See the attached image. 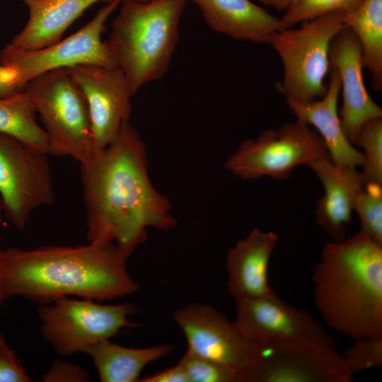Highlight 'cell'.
<instances>
[{
  "label": "cell",
  "instance_id": "603a6c76",
  "mask_svg": "<svg viewBox=\"0 0 382 382\" xmlns=\"http://www.w3.org/2000/svg\"><path fill=\"white\" fill-rule=\"evenodd\" d=\"M35 112L24 91L8 98H0V133L48 154L47 133L37 123Z\"/></svg>",
  "mask_w": 382,
  "mask_h": 382
},
{
  "label": "cell",
  "instance_id": "f546056e",
  "mask_svg": "<svg viewBox=\"0 0 382 382\" xmlns=\"http://www.w3.org/2000/svg\"><path fill=\"white\" fill-rule=\"evenodd\" d=\"M44 382H84L89 381L88 373L80 366L61 360L53 362L43 376Z\"/></svg>",
  "mask_w": 382,
  "mask_h": 382
},
{
  "label": "cell",
  "instance_id": "ffe728a7",
  "mask_svg": "<svg viewBox=\"0 0 382 382\" xmlns=\"http://www.w3.org/2000/svg\"><path fill=\"white\" fill-rule=\"evenodd\" d=\"M29 17L9 45L20 50H38L59 41L64 31L91 5L112 0H22Z\"/></svg>",
  "mask_w": 382,
  "mask_h": 382
},
{
  "label": "cell",
  "instance_id": "836d02e7",
  "mask_svg": "<svg viewBox=\"0 0 382 382\" xmlns=\"http://www.w3.org/2000/svg\"><path fill=\"white\" fill-rule=\"evenodd\" d=\"M3 215H4V207H3L1 199L0 198V224H1V221H2Z\"/></svg>",
  "mask_w": 382,
  "mask_h": 382
},
{
  "label": "cell",
  "instance_id": "3957f363",
  "mask_svg": "<svg viewBox=\"0 0 382 382\" xmlns=\"http://www.w3.org/2000/svg\"><path fill=\"white\" fill-rule=\"evenodd\" d=\"M311 281L329 328L352 340L382 337V245L361 230L326 243Z\"/></svg>",
  "mask_w": 382,
  "mask_h": 382
},
{
  "label": "cell",
  "instance_id": "8d00e7d4",
  "mask_svg": "<svg viewBox=\"0 0 382 382\" xmlns=\"http://www.w3.org/2000/svg\"><path fill=\"white\" fill-rule=\"evenodd\" d=\"M136 1H146L147 0H136Z\"/></svg>",
  "mask_w": 382,
  "mask_h": 382
},
{
  "label": "cell",
  "instance_id": "30bf717a",
  "mask_svg": "<svg viewBox=\"0 0 382 382\" xmlns=\"http://www.w3.org/2000/svg\"><path fill=\"white\" fill-rule=\"evenodd\" d=\"M122 0H112L95 17L71 35L45 47L20 50L6 45L0 52L1 64L17 72V82L23 91L32 79L45 72L79 64L117 67L107 41H102L105 23Z\"/></svg>",
  "mask_w": 382,
  "mask_h": 382
},
{
  "label": "cell",
  "instance_id": "7a4b0ae2",
  "mask_svg": "<svg viewBox=\"0 0 382 382\" xmlns=\"http://www.w3.org/2000/svg\"><path fill=\"white\" fill-rule=\"evenodd\" d=\"M115 245L8 248L0 252L5 299L21 296L42 305L70 296L110 300L139 289Z\"/></svg>",
  "mask_w": 382,
  "mask_h": 382
},
{
  "label": "cell",
  "instance_id": "d6a6232c",
  "mask_svg": "<svg viewBox=\"0 0 382 382\" xmlns=\"http://www.w3.org/2000/svg\"><path fill=\"white\" fill-rule=\"evenodd\" d=\"M262 4L271 6L277 11H285L291 0H258Z\"/></svg>",
  "mask_w": 382,
  "mask_h": 382
},
{
  "label": "cell",
  "instance_id": "52a82bcc",
  "mask_svg": "<svg viewBox=\"0 0 382 382\" xmlns=\"http://www.w3.org/2000/svg\"><path fill=\"white\" fill-rule=\"evenodd\" d=\"M241 382H352L353 374L333 339L320 337L252 345Z\"/></svg>",
  "mask_w": 382,
  "mask_h": 382
},
{
  "label": "cell",
  "instance_id": "2e32d148",
  "mask_svg": "<svg viewBox=\"0 0 382 382\" xmlns=\"http://www.w3.org/2000/svg\"><path fill=\"white\" fill-rule=\"evenodd\" d=\"M278 242L274 232L255 228L229 249L225 266L228 292L235 301L275 292L269 284L268 268Z\"/></svg>",
  "mask_w": 382,
  "mask_h": 382
},
{
  "label": "cell",
  "instance_id": "484cf974",
  "mask_svg": "<svg viewBox=\"0 0 382 382\" xmlns=\"http://www.w3.org/2000/svg\"><path fill=\"white\" fill-rule=\"evenodd\" d=\"M362 0H291L280 18L284 28L334 11H349Z\"/></svg>",
  "mask_w": 382,
  "mask_h": 382
},
{
  "label": "cell",
  "instance_id": "d590c367",
  "mask_svg": "<svg viewBox=\"0 0 382 382\" xmlns=\"http://www.w3.org/2000/svg\"><path fill=\"white\" fill-rule=\"evenodd\" d=\"M6 343L3 335L0 332V346Z\"/></svg>",
  "mask_w": 382,
  "mask_h": 382
},
{
  "label": "cell",
  "instance_id": "9c48e42d",
  "mask_svg": "<svg viewBox=\"0 0 382 382\" xmlns=\"http://www.w3.org/2000/svg\"><path fill=\"white\" fill-rule=\"evenodd\" d=\"M52 303L38 308L41 330L45 339L63 356L86 353L91 345L110 339L123 328L139 326L128 320L138 312L129 302L102 305L91 299L62 297Z\"/></svg>",
  "mask_w": 382,
  "mask_h": 382
},
{
  "label": "cell",
  "instance_id": "8fae6325",
  "mask_svg": "<svg viewBox=\"0 0 382 382\" xmlns=\"http://www.w3.org/2000/svg\"><path fill=\"white\" fill-rule=\"evenodd\" d=\"M47 154L0 133V198L4 215L18 230L31 213L54 203Z\"/></svg>",
  "mask_w": 382,
  "mask_h": 382
},
{
  "label": "cell",
  "instance_id": "7402d4cb",
  "mask_svg": "<svg viewBox=\"0 0 382 382\" xmlns=\"http://www.w3.org/2000/svg\"><path fill=\"white\" fill-rule=\"evenodd\" d=\"M343 22L357 37L364 67L369 71L372 86L382 89V0H362L343 13Z\"/></svg>",
  "mask_w": 382,
  "mask_h": 382
},
{
  "label": "cell",
  "instance_id": "7c38bea8",
  "mask_svg": "<svg viewBox=\"0 0 382 382\" xmlns=\"http://www.w3.org/2000/svg\"><path fill=\"white\" fill-rule=\"evenodd\" d=\"M173 317L186 338L187 350L233 371L241 382L250 363L252 347L233 322L213 306L202 303L186 305L176 310Z\"/></svg>",
  "mask_w": 382,
  "mask_h": 382
},
{
  "label": "cell",
  "instance_id": "83f0119b",
  "mask_svg": "<svg viewBox=\"0 0 382 382\" xmlns=\"http://www.w3.org/2000/svg\"><path fill=\"white\" fill-rule=\"evenodd\" d=\"M349 370L356 372L382 366V337L353 340L342 355Z\"/></svg>",
  "mask_w": 382,
  "mask_h": 382
},
{
  "label": "cell",
  "instance_id": "e575fe53",
  "mask_svg": "<svg viewBox=\"0 0 382 382\" xmlns=\"http://www.w3.org/2000/svg\"><path fill=\"white\" fill-rule=\"evenodd\" d=\"M1 249L0 248V252H1ZM5 299V297H4V295L3 294V291H2V289H1V282H0V304L1 303V302Z\"/></svg>",
  "mask_w": 382,
  "mask_h": 382
},
{
  "label": "cell",
  "instance_id": "d6986e66",
  "mask_svg": "<svg viewBox=\"0 0 382 382\" xmlns=\"http://www.w3.org/2000/svg\"><path fill=\"white\" fill-rule=\"evenodd\" d=\"M195 4L209 27L236 40L269 44L284 29L277 18L250 0H187Z\"/></svg>",
  "mask_w": 382,
  "mask_h": 382
},
{
  "label": "cell",
  "instance_id": "4dcf8cb0",
  "mask_svg": "<svg viewBox=\"0 0 382 382\" xmlns=\"http://www.w3.org/2000/svg\"><path fill=\"white\" fill-rule=\"evenodd\" d=\"M23 91L17 82V72L11 67L0 64V98H8Z\"/></svg>",
  "mask_w": 382,
  "mask_h": 382
},
{
  "label": "cell",
  "instance_id": "ba28073f",
  "mask_svg": "<svg viewBox=\"0 0 382 382\" xmlns=\"http://www.w3.org/2000/svg\"><path fill=\"white\" fill-rule=\"evenodd\" d=\"M325 158L330 156L322 138L296 119L277 129H267L256 139L243 141L224 166L242 180L269 176L284 180L296 167Z\"/></svg>",
  "mask_w": 382,
  "mask_h": 382
},
{
  "label": "cell",
  "instance_id": "5b68a950",
  "mask_svg": "<svg viewBox=\"0 0 382 382\" xmlns=\"http://www.w3.org/2000/svg\"><path fill=\"white\" fill-rule=\"evenodd\" d=\"M343 11H334L303 22L298 28H284L271 37L270 45L283 66L277 90L286 100L308 103L322 98L330 71V50L335 35L346 28Z\"/></svg>",
  "mask_w": 382,
  "mask_h": 382
},
{
  "label": "cell",
  "instance_id": "6da1fadb",
  "mask_svg": "<svg viewBox=\"0 0 382 382\" xmlns=\"http://www.w3.org/2000/svg\"><path fill=\"white\" fill-rule=\"evenodd\" d=\"M79 164L89 243L115 245L128 259L146 241L147 228L176 226L170 200L150 180L146 144L129 120Z\"/></svg>",
  "mask_w": 382,
  "mask_h": 382
},
{
  "label": "cell",
  "instance_id": "f1b7e54d",
  "mask_svg": "<svg viewBox=\"0 0 382 382\" xmlns=\"http://www.w3.org/2000/svg\"><path fill=\"white\" fill-rule=\"evenodd\" d=\"M31 378L15 352L6 343L0 346V382H30Z\"/></svg>",
  "mask_w": 382,
  "mask_h": 382
},
{
  "label": "cell",
  "instance_id": "4316f807",
  "mask_svg": "<svg viewBox=\"0 0 382 382\" xmlns=\"http://www.w3.org/2000/svg\"><path fill=\"white\" fill-rule=\"evenodd\" d=\"M178 363L189 382H239L238 376L233 371L187 349Z\"/></svg>",
  "mask_w": 382,
  "mask_h": 382
},
{
  "label": "cell",
  "instance_id": "5bb4252c",
  "mask_svg": "<svg viewBox=\"0 0 382 382\" xmlns=\"http://www.w3.org/2000/svg\"><path fill=\"white\" fill-rule=\"evenodd\" d=\"M233 321L250 344L315 339L327 333L307 311L294 307L274 294L236 301Z\"/></svg>",
  "mask_w": 382,
  "mask_h": 382
},
{
  "label": "cell",
  "instance_id": "1f68e13d",
  "mask_svg": "<svg viewBox=\"0 0 382 382\" xmlns=\"http://www.w3.org/2000/svg\"><path fill=\"white\" fill-rule=\"evenodd\" d=\"M139 382H189L183 367L178 363L173 367L139 380Z\"/></svg>",
  "mask_w": 382,
  "mask_h": 382
},
{
  "label": "cell",
  "instance_id": "8992f818",
  "mask_svg": "<svg viewBox=\"0 0 382 382\" xmlns=\"http://www.w3.org/2000/svg\"><path fill=\"white\" fill-rule=\"evenodd\" d=\"M23 91L45 126L48 154L69 156L79 163L96 149L86 99L66 68L41 74Z\"/></svg>",
  "mask_w": 382,
  "mask_h": 382
},
{
  "label": "cell",
  "instance_id": "4fadbf2b",
  "mask_svg": "<svg viewBox=\"0 0 382 382\" xmlns=\"http://www.w3.org/2000/svg\"><path fill=\"white\" fill-rule=\"evenodd\" d=\"M66 69L86 99L95 147L103 149L129 120L134 95L127 79L117 67L79 64Z\"/></svg>",
  "mask_w": 382,
  "mask_h": 382
},
{
  "label": "cell",
  "instance_id": "ac0fdd59",
  "mask_svg": "<svg viewBox=\"0 0 382 382\" xmlns=\"http://www.w3.org/2000/svg\"><path fill=\"white\" fill-rule=\"evenodd\" d=\"M340 81L335 69L330 68L325 95L308 103L286 100L296 119L313 127L323 140L331 161L338 166L362 167L365 159L347 137L337 108Z\"/></svg>",
  "mask_w": 382,
  "mask_h": 382
},
{
  "label": "cell",
  "instance_id": "44dd1931",
  "mask_svg": "<svg viewBox=\"0 0 382 382\" xmlns=\"http://www.w3.org/2000/svg\"><path fill=\"white\" fill-rule=\"evenodd\" d=\"M174 349L171 344L128 348L105 339L91 345L86 353L91 357L100 381L137 382L147 364L169 354Z\"/></svg>",
  "mask_w": 382,
  "mask_h": 382
},
{
  "label": "cell",
  "instance_id": "e0dca14e",
  "mask_svg": "<svg viewBox=\"0 0 382 382\" xmlns=\"http://www.w3.org/2000/svg\"><path fill=\"white\" fill-rule=\"evenodd\" d=\"M320 180L323 195L316 207V222L332 241L346 238L352 212L359 192L365 183L357 168L335 165L330 158L308 166Z\"/></svg>",
  "mask_w": 382,
  "mask_h": 382
},
{
  "label": "cell",
  "instance_id": "277c9868",
  "mask_svg": "<svg viewBox=\"0 0 382 382\" xmlns=\"http://www.w3.org/2000/svg\"><path fill=\"white\" fill-rule=\"evenodd\" d=\"M187 0H122L106 40L134 95L168 71Z\"/></svg>",
  "mask_w": 382,
  "mask_h": 382
},
{
  "label": "cell",
  "instance_id": "d4e9b609",
  "mask_svg": "<svg viewBox=\"0 0 382 382\" xmlns=\"http://www.w3.org/2000/svg\"><path fill=\"white\" fill-rule=\"evenodd\" d=\"M354 210L359 217L361 231L382 245V185L366 183L357 196Z\"/></svg>",
  "mask_w": 382,
  "mask_h": 382
},
{
  "label": "cell",
  "instance_id": "cb8c5ba5",
  "mask_svg": "<svg viewBox=\"0 0 382 382\" xmlns=\"http://www.w3.org/2000/svg\"><path fill=\"white\" fill-rule=\"evenodd\" d=\"M355 144L364 150L365 162L361 174L365 184L382 185V117L366 122L359 130Z\"/></svg>",
  "mask_w": 382,
  "mask_h": 382
},
{
  "label": "cell",
  "instance_id": "9a60e30c",
  "mask_svg": "<svg viewBox=\"0 0 382 382\" xmlns=\"http://www.w3.org/2000/svg\"><path fill=\"white\" fill-rule=\"evenodd\" d=\"M330 62V68L337 71L340 81L342 103L338 111L342 128L353 144L366 122L382 117V109L366 89L361 46L348 28L342 30L332 40Z\"/></svg>",
  "mask_w": 382,
  "mask_h": 382
}]
</instances>
